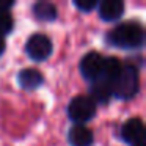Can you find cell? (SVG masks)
I'll use <instances>...</instances> for the list:
<instances>
[{
	"instance_id": "cell-3",
	"label": "cell",
	"mask_w": 146,
	"mask_h": 146,
	"mask_svg": "<svg viewBox=\"0 0 146 146\" xmlns=\"http://www.w3.org/2000/svg\"><path fill=\"white\" fill-rule=\"evenodd\" d=\"M96 115V104L88 96H76L68 105V116L76 124H85Z\"/></svg>"
},
{
	"instance_id": "cell-4",
	"label": "cell",
	"mask_w": 146,
	"mask_h": 146,
	"mask_svg": "<svg viewBox=\"0 0 146 146\" xmlns=\"http://www.w3.org/2000/svg\"><path fill=\"white\" fill-rule=\"evenodd\" d=\"M52 41L42 33H35L29 38L25 44V52L33 61H44L52 54Z\"/></svg>"
},
{
	"instance_id": "cell-8",
	"label": "cell",
	"mask_w": 146,
	"mask_h": 146,
	"mask_svg": "<svg viewBox=\"0 0 146 146\" xmlns=\"http://www.w3.org/2000/svg\"><path fill=\"white\" fill-rule=\"evenodd\" d=\"M98 7L101 19L107 21V22L118 21L124 14V3L121 0H104V2L98 3Z\"/></svg>"
},
{
	"instance_id": "cell-5",
	"label": "cell",
	"mask_w": 146,
	"mask_h": 146,
	"mask_svg": "<svg viewBox=\"0 0 146 146\" xmlns=\"http://www.w3.org/2000/svg\"><path fill=\"white\" fill-rule=\"evenodd\" d=\"M102 64H104V57L101 54L88 52L80 60V74L90 82H96V80L101 79Z\"/></svg>"
},
{
	"instance_id": "cell-14",
	"label": "cell",
	"mask_w": 146,
	"mask_h": 146,
	"mask_svg": "<svg viewBox=\"0 0 146 146\" xmlns=\"http://www.w3.org/2000/svg\"><path fill=\"white\" fill-rule=\"evenodd\" d=\"M74 7L77 10L83 11V13H90L98 7V0H76L74 2Z\"/></svg>"
},
{
	"instance_id": "cell-17",
	"label": "cell",
	"mask_w": 146,
	"mask_h": 146,
	"mask_svg": "<svg viewBox=\"0 0 146 146\" xmlns=\"http://www.w3.org/2000/svg\"><path fill=\"white\" fill-rule=\"evenodd\" d=\"M135 146H145V143H141V145H135Z\"/></svg>"
},
{
	"instance_id": "cell-16",
	"label": "cell",
	"mask_w": 146,
	"mask_h": 146,
	"mask_svg": "<svg viewBox=\"0 0 146 146\" xmlns=\"http://www.w3.org/2000/svg\"><path fill=\"white\" fill-rule=\"evenodd\" d=\"M5 52V39H3V36H0V55Z\"/></svg>"
},
{
	"instance_id": "cell-11",
	"label": "cell",
	"mask_w": 146,
	"mask_h": 146,
	"mask_svg": "<svg viewBox=\"0 0 146 146\" xmlns=\"http://www.w3.org/2000/svg\"><path fill=\"white\" fill-rule=\"evenodd\" d=\"M33 16L38 21H42V22H50V21H55L58 17V10L54 3L50 2H36L32 7Z\"/></svg>"
},
{
	"instance_id": "cell-12",
	"label": "cell",
	"mask_w": 146,
	"mask_h": 146,
	"mask_svg": "<svg viewBox=\"0 0 146 146\" xmlns=\"http://www.w3.org/2000/svg\"><path fill=\"white\" fill-rule=\"evenodd\" d=\"M121 69H123V63H121V61L118 60L116 57L104 58V64H102V74H101V79L113 85V82L116 80V77L119 76Z\"/></svg>"
},
{
	"instance_id": "cell-2",
	"label": "cell",
	"mask_w": 146,
	"mask_h": 146,
	"mask_svg": "<svg viewBox=\"0 0 146 146\" xmlns=\"http://www.w3.org/2000/svg\"><path fill=\"white\" fill-rule=\"evenodd\" d=\"M113 88V96L123 101H129V99L135 98L140 88V77L138 71L132 64H123L119 76L111 85Z\"/></svg>"
},
{
	"instance_id": "cell-13",
	"label": "cell",
	"mask_w": 146,
	"mask_h": 146,
	"mask_svg": "<svg viewBox=\"0 0 146 146\" xmlns=\"http://www.w3.org/2000/svg\"><path fill=\"white\" fill-rule=\"evenodd\" d=\"M14 19L10 11H0V36H5L13 30Z\"/></svg>"
},
{
	"instance_id": "cell-6",
	"label": "cell",
	"mask_w": 146,
	"mask_h": 146,
	"mask_svg": "<svg viewBox=\"0 0 146 146\" xmlns=\"http://www.w3.org/2000/svg\"><path fill=\"white\" fill-rule=\"evenodd\" d=\"M121 137L132 146L145 143V126L140 118H130L121 127Z\"/></svg>"
},
{
	"instance_id": "cell-7",
	"label": "cell",
	"mask_w": 146,
	"mask_h": 146,
	"mask_svg": "<svg viewBox=\"0 0 146 146\" xmlns=\"http://www.w3.org/2000/svg\"><path fill=\"white\" fill-rule=\"evenodd\" d=\"M68 141L71 146H91L94 135L85 124H74L68 132Z\"/></svg>"
},
{
	"instance_id": "cell-9",
	"label": "cell",
	"mask_w": 146,
	"mask_h": 146,
	"mask_svg": "<svg viewBox=\"0 0 146 146\" xmlns=\"http://www.w3.org/2000/svg\"><path fill=\"white\" fill-rule=\"evenodd\" d=\"M113 96V88L111 83L105 82V80L99 79L96 82H91V88H90V96L94 104H107Z\"/></svg>"
},
{
	"instance_id": "cell-1",
	"label": "cell",
	"mask_w": 146,
	"mask_h": 146,
	"mask_svg": "<svg viewBox=\"0 0 146 146\" xmlns=\"http://www.w3.org/2000/svg\"><path fill=\"white\" fill-rule=\"evenodd\" d=\"M107 39L115 47L135 50L141 47L145 42V30L138 22H124L115 27L107 35Z\"/></svg>"
},
{
	"instance_id": "cell-10",
	"label": "cell",
	"mask_w": 146,
	"mask_h": 146,
	"mask_svg": "<svg viewBox=\"0 0 146 146\" xmlns=\"http://www.w3.org/2000/svg\"><path fill=\"white\" fill-rule=\"evenodd\" d=\"M17 82H19L21 88L32 91V90H36L38 86H41L44 79H42V74L38 69L27 68V69H22L17 74Z\"/></svg>"
},
{
	"instance_id": "cell-15",
	"label": "cell",
	"mask_w": 146,
	"mask_h": 146,
	"mask_svg": "<svg viewBox=\"0 0 146 146\" xmlns=\"http://www.w3.org/2000/svg\"><path fill=\"white\" fill-rule=\"evenodd\" d=\"M14 7V2H8V0H0V11H8L10 8Z\"/></svg>"
}]
</instances>
